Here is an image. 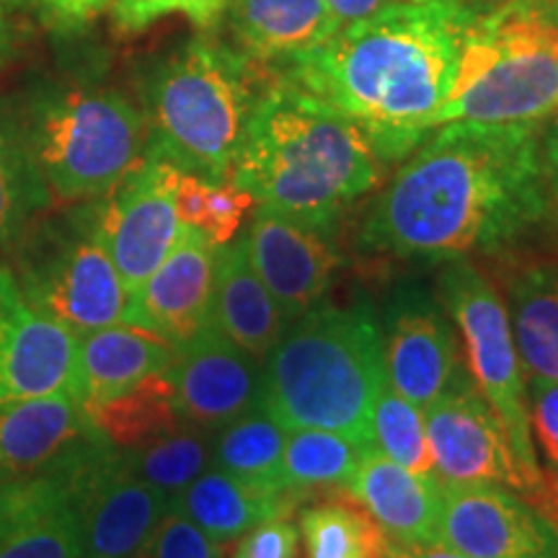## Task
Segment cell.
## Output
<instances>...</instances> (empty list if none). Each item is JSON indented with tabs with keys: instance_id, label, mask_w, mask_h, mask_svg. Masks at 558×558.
Listing matches in <instances>:
<instances>
[{
	"instance_id": "6da1fadb",
	"label": "cell",
	"mask_w": 558,
	"mask_h": 558,
	"mask_svg": "<svg viewBox=\"0 0 558 558\" xmlns=\"http://www.w3.org/2000/svg\"><path fill=\"white\" fill-rule=\"evenodd\" d=\"M546 186L538 128L448 122L378 194L360 241L399 259L458 262L541 222Z\"/></svg>"
},
{
	"instance_id": "7a4b0ae2",
	"label": "cell",
	"mask_w": 558,
	"mask_h": 558,
	"mask_svg": "<svg viewBox=\"0 0 558 558\" xmlns=\"http://www.w3.org/2000/svg\"><path fill=\"white\" fill-rule=\"evenodd\" d=\"M473 0H409L349 24L282 62L279 81L308 90L357 128L380 160H399L437 130L450 99Z\"/></svg>"
},
{
	"instance_id": "3957f363",
	"label": "cell",
	"mask_w": 558,
	"mask_h": 558,
	"mask_svg": "<svg viewBox=\"0 0 558 558\" xmlns=\"http://www.w3.org/2000/svg\"><path fill=\"white\" fill-rule=\"evenodd\" d=\"M378 171L380 158L347 117L275 78L254 104L230 181L259 207L329 233Z\"/></svg>"
},
{
	"instance_id": "277c9868",
	"label": "cell",
	"mask_w": 558,
	"mask_h": 558,
	"mask_svg": "<svg viewBox=\"0 0 558 558\" xmlns=\"http://www.w3.org/2000/svg\"><path fill=\"white\" fill-rule=\"evenodd\" d=\"M386 383L373 316L365 308H313L267 354L259 407L284 432H339L375 448L373 409Z\"/></svg>"
},
{
	"instance_id": "5b68a950",
	"label": "cell",
	"mask_w": 558,
	"mask_h": 558,
	"mask_svg": "<svg viewBox=\"0 0 558 558\" xmlns=\"http://www.w3.org/2000/svg\"><path fill=\"white\" fill-rule=\"evenodd\" d=\"M262 68L213 37L173 50L145 81V153L213 184L230 181L254 104L275 81Z\"/></svg>"
},
{
	"instance_id": "8992f818",
	"label": "cell",
	"mask_w": 558,
	"mask_h": 558,
	"mask_svg": "<svg viewBox=\"0 0 558 558\" xmlns=\"http://www.w3.org/2000/svg\"><path fill=\"white\" fill-rule=\"evenodd\" d=\"M558 109V0H473L448 122L530 124Z\"/></svg>"
},
{
	"instance_id": "52a82bcc",
	"label": "cell",
	"mask_w": 558,
	"mask_h": 558,
	"mask_svg": "<svg viewBox=\"0 0 558 558\" xmlns=\"http://www.w3.org/2000/svg\"><path fill=\"white\" fill-rule=\"evenodd\" d=\"M13 107L52 199H99L145 156L143 111L111 88L39 86Z\"/></svg>"
},
{
	"instance_id": "ba28073f",
	"label": "cell",
	"mask_w": 558,
	"mask_h": 558,
	"mask_svg": "<svg viewBox=\"0 0 558 558\" xmlns=\"http://www.w3.org/2000/svg\"><path fill=\"white\" fill-rule=\"evenodd\" d=\"M26 300L75 337L124 324L128 290L94 230L90 205L34 220L5 262Z\"/></svg>"
},
{
	"instance_id": "9c48e42d",
	"label": "cell",
	"mask_w": 558,
	"mask_h": 558,
	"mask_svg": "<svg viewBox=\"0 0 558 558\" xmlns=\"http://www.w3.org/2000/svg\"><path fill=\"white\" fill-rule=\"evenodd\" d=\"M442 298L463 333L465 362L476 388L507 432L509 448L525 484L522 494L533 499L527 505L558 525L556 492L546 484L535 458L525 378H522V362L514 347L507 308L486 277H481L478 269L463 259H458L442 275Z\"/></svg>"
},
{
	"instance_id": "30bf717a",
	"label": "cell",
	"mask_w": 558,
	"mask_h": 558,
	"mask_svg": "<svg viewBox=\"0 0 558 558\" xmlns=\"http://www.w3.org/2000/svg\"><path fill=\"white\" fill-rule=\"evenodd\" d=\"M179 169L148 156L99 199H90L94 230L132 295L179 241L184 222L177 213Z\"/></svg>"
},
{
	"instance_id": "8fae6325",
	"label": "cell",
	"mask_w": 558,
	"mask_h": 558,
	"mask_svg": "<svg viewBox=\"0 0 558 558\" xmlns=\"http://www.w3.org/2000/svg\"><path fill=\"white\" fill-rule=\"evenodd\" d=\"M68 478L81 520L83 558H130L171 509V501L145 484L107 439L75 456Z\"/></svg>"
},
{
	"instance_id": "7c38bea8",
	"label": "cell",
	"mask_w": 558,
	"mask_h": 558,
	"mask_svg": "<svg viewBox=\"0 0 558 558\" xmlns=\"http://www.w3.org/2000/svg\"><path fill=\"white\" fill-rule=\"evenodd\" d=\"M58 393L78 399V337L34 308L0 262V403Z\"/></svg>"
},
{
	"instance_id": "4fadbf2b",
	"label": "cell",
	"mask_w": 558,
	"mask_h": 558,
	"mask_svg": "<svg viewBox=\"0 0 558 558\" xmlns=\"http://www.w3.org/2000/svg\"><path fill=\"white\" fill-rule=\"evenodd\" d=\"M437 543L471 558H558V525L497 484H442Z\"/></svg>"
},
{
	"instance_id": "5bb4252c",
	"label": "cell",
	"mask_w": 558,
	"mask_h": 558,
	"mask_svg": "<svg viewBox=\"0 0 558 558\" xmlns=\"http://www.w3.org/2000/svg\"><path fill=\"white\" fill-rule=\"evenodd\" d=\"M439 484H501L525 492L507 432L476 386L460 383L424 409Z\"/></svg>"
},
{
	"instance_id": "9a60e30c",
	"label": "cell",
	"mask_w": 558,
	"mask_h": 558,
	"mask_svg": "<svg viewBox=\"0 0 558 558\" xmlns=\"http://www.w3.org/2000/svg\"><path fill=\"white\" fill-rule=\"evenodd\" d=\"M166 373L173 383L181 422L190 427L222 429L259 407L262 375L256 360L213 326L177 347Z\"/></svg>"
},
{
	"instance_id": "2e32d148",
	"label": "cell",
	"mask_w": 558,
	"mask_h": 558,
	"mask_svg": "<svg viewBox=\"0 0 558 558\" xmlns=\"http://www.w3.org/2000/svg\"><path fill=\"white\" fill-rule=\"evenodd\" d=\"M215 254L218 246L202 230L181 228L169 256L130 295L124 324L156 333L173 347L197 337L209 326Z\"/></svg>"
},
{
	"instance_id": "e0dca14e",
	"label": "cell",
	"mask_w": 558,
	"mask_h": 558,
	"mask_svg": "<svg viewBox=\"0 0 558 558\" xmlns=\"http://www.w3.org/2000/svg\"><path fill=\"white\" fill-rule=\"evenodd\" d=\"M326 235L267 207H259L243 235L251 267L284 320L305 316L331 288L339 256Z\"/></svg>"
},
{
	"instance_id": "ac0fdd59",
	"label": "cell",
	"mask_w": 558,
	"mask_h": 558,
	"mask_svg": "<svg viewBox=\"0 0 558 558\" xmlns=\"http://www.w3.org/2000/svg\"><path fill=\"white\" fill-rule=\"evenodd\" d=\"M99 439L86 407L70 393L0 403V486L60 469Z\"/></svg>"
},
{
	"instance_id": "d6986e66",
	"label": "cell",
	"mask_w": 558,
	"mask_h": 558,
	"mask_svg": "<svg viewBox=\"0 0 558 558\" xmlns=\"http://www.w3.org/2000/svg\"><path fill=\"white\" fill-rule=\"evenodd\" d=\"M70 463L0 486V558H83Z\"/></svg>"
},
{
	"instance_id": "ffe728a7",
	"label": "cell",
	"mask_w": 558,
	"mask_h": 558,
	"mask_svg": "<svg viewBox=\"0 0 558 558\" xmlns=\"http://www.w3.org/2000/svg\"><path fill=\"white\" fill-rule=\"evenodd\" d=\"M349 492L365 512L383 527L390 541L437 543L442 484L437 476H422L383 456L378 448L367 450Z\"/></svg>"
},
{
	"instance_id": "44dd1931",
	"label": "cell",
	"mask_w": 558,
	"mask_h": 558,
	"mask_svg": "<svg viewBox=\"0 0 558 558\" xmlns=\"http://www.w3.org/2000/svg\"><path fill=\"white\" fill-rule=\"evenodd\" d=\"M383 352L388 383L422 411L463 383L452 331L429 308L403 311L390 326Z\"/></svg>"
},
{
	"instance_id": "7402d4cb",
	"label": "cell",
	"mask_w": 558,
	"mask_h": 558,
	"mask_svg": "<svg viewBox=\"0 0 558 558\" xmlns=\"http://www.w3.org/2000/svg\"><path fill=\"white\" fill-rule=\"evenodd\" d=\"M282 324L277 303L251 267L246 241L218 246L209 326L254 360H264L282 337Z\"/></svg>"
},
{
	"instance_id": "603a6c76",
	"label": "cell",
	"mask_w": 558,
	"mask_h": 558,
	"mask_svg": "<svg viewBox=\"0 0 558 558\" xmlns=\"http://www.w3.org/2000/svg\"><path fill=\"white\" fill-rule=\"evenodd\" d=\"M226 9L239 50L262 65L316 50L341 29L326 0H228Z\"/></svg>"
},
{
	"instance_id": "cb8c5ba5",
	"label": "cell",
	"mask_w": 558,
	"mask_h": 558,
	"mask_svg": "<svg viewBox=\"0 0 558 558\" xmlns=\"http://www.w3.org/2000/svg\"><path fill=\"white\" fill-rule=\"evenodd\" d=\"M177 347L156 333L117 324L78 339V399L86 411L150 375L166 373Z\"/></svg>"
},
{
	"instance_id": "d4e9b609",
	"label": "cell",
	"mask_w": 558,
	"mask_h": 558,
	"mask_svg": "<svg viewBox=\"0 0 558 558\" xmlns=\"http://www.w3.org/2000/svg\"><path fill=\"white\" fill-rule=\"evenodd\" d=\"M300 492H269L220 469H207L171 501L207 538L220 546L239 541L262 522L288 518Z\"/></svg>"
},
{
	"instance_id": "484cf974",
	"label": "cell",
	"mask_w": 558,
	"mask_h": 558,
	"mask_svg": "<svg viewBox=\"0 0 558 558\" xmlns=\"http://www.w3.org/2000/svg\"><path fill=\"white\" fill-rule=\"evenodd\" d=\"M52 205V192L26 143L16 107L0 99V251Z\"/></svg>"
},
{
	"instance_id": "4316f807",
	"label": "cell",
	"mask_w": 558,
	"mask_h": 558,
	"mask_svg": "<svg viewBox=\"0 0 558 558\" xmlns=\"http://www.w3.org/2000/svg\"><path fill=\"white\" fill-rule=\"evenodd\" d=\"M509 326L530 378L558 383V271L530 269L509 290Z\"/></svg>"
},
{
	"instance_id": "83f0119b",
	"label": "cell",
	"mask_w": 558,
	"mask_h": 558,
	"mask_svg": "<svg viewBox=\"0 0 558 558\" xmlns=\"http://www.w3.org/2000/svg\"><path fill=\"white\" fill-rule=\"evenodd\" d=\"M90 422L111 448L137 450L153 439L184 427L169 373L150 375L114 399L88 409Z\"/></svg>"
},
{
	"instance_id": "f1b7e54d",
	"label": "cell",
	"mask_w": 558,
	"mask_h": 558,
	"mask_svg": "<svg viewBox=\"0 0 558 558\" xmlns=\"http://www.w3.org/2000/svg\"><path fill=\"white\" fill-rule=\"evenodd\" d=\"M284 437L288 432L267 411L251 409L220 429L218 442L213 445L215 469L269 492H290L282 481Z\"/></svg>"
},
{
	"instance_id": "f546056e",
	"label": "cell",
	"mask_w": 558,
	"mask_h": 558,
	"mask_svg": "<svg viewBox=\"0 0 558 558\" xmlns=\"http://www.w3.org/2000/svg\"><path fill=\"white\" fill-rule=\"evenodd\" d=\"M367 445L326 429H292L284 437L282 481L284 488L300 492L305 486H349L357 473Z\"/></svg>"
},
{
	"instance_id": "4dcf8cb0",
	"label": "cell",
	"mask_w": 558,
	"mask_h": 558,
	"mask_svg": "<svg viewBox=\"0 0 558 558\" xmlns=\"http://www.w3.org/2000/svg\"><path fill=\"white\" fill-rule=\"evenodd\" d=\"M305 558H386L388 535L365 509L318 505L300 518Z\"/></svg>"
},
{
	"instance_id": "1f68e13d",
	"label": "cell",
	"mask_w": 558,
	"mask_h": 558,
	"mask_svg": "<svg viewBox=\"0 0 558 558\" xmlns=\"http://www.w3.org/2000/svg\"><path fill=\"white\" fill-rule=\"evenodd\" d=\"M122 456L145 484L158 488L166 499L173 501L199 473L209 469L213 445H209L205 429L184 424L143 448L122 450Z\"/></svg>"
},
{
	"instance_id": "d6a6232c",
	"label": "cell",
	"mask_w": 558,
	"mask_h": 558,
	"mask_svg": "<svg viewBox=\"0 0 558 558\" xmlns=\"http://www.w3.org/2000/svg\"><path fill=\"white\" fill-rule=\"evenodd\" d=\"M254 207V197L233 181L213 184L194 173H179L177 213L184 226L202 230L215 246H226L239 233L243 218Z\"/></svg>"
},
{
	"instance_id": "836d02e7",
	"label": "cell",
	"mask_w": 558,
	"mask_h": 558,
	"mask_svg": "<svg viewBox=\"0 0 558 558\" xmlns=\"http://www.w3.org/2000/svg\"><path fill=\"white\" fill-rule=\"evenodd\" d=\"M373 442L383 456H388L403 469L435 476L424 411L403 399L390 383L380 388L373 409Z\"/></svg>"
},
{
	"instance_id": "e575fe53",
	"label": "cell",
	"mask_w": 558,
	"mask_h": 558,
	"mask_svg": "<svg viewBox=\"0 0 558 558\" xmlns=\"http://www.w3.org/2000/svg\"><path fill=\"white\" fill-rule=\"evenodd\" d=\"M130 558H222V550L220 543L207 538L190 518L171 507Z\"/></svg>"
},
{
	"instance_id": "d590c367",
	"label": "cell",
	"mask_w": 558,
	"mask_h": 558,
	"mask_svg": "<svg viewBox=\"0 0 558 558\" xmlns=\"http://www.w3.org/2000/svg\"><path fill=\"white\" fill-rule=\"evenodd\" d=\"M228 0H117L114 26L122 34H137L166 13H184L197 26H209L226 11Z\"/></svg>"
},
{
	"instance_id": "8d00e7d4",
	"label": "cell",
	"mask_w": 558,
	"mask_h": 558,
	"mask_svg": "<svg viewBox=\"0 0 558 558\" xmlns=\"http://www.w3.org/2000/svg\"><path fill=\"white\" fill-rule=\"evenodd\" d=\"M300 533L288 518H277L241 535L230 558H298Z\"/></svg>"
},
{
	"instance_id": "74e56055",
	"label": "cell",
	"mask_w": 558,
	"mask_h": 558,
	"mask_svg": "<svg viewBox=\"0 0 558 558\" xmlns=\"http://www.w3.org/2000/svg\"><path fill=\"white\" fill-rule=\"evenodd\" d=\"M530 432L558 471V383L530 378Z\"/></svg>"
},
{
	"instance_id": "f35d334b",
	"label": "cell",
	"mask_w": 558,
	"mask_h": 558,
	"mask_svg": "<svg viewBox=\"0 0 558 558\" xmlns=\"http://www.w3.org/2000/svg\"><path fill=\"white\" fill-rule=\"evenodd\" d=\"M409 3V0H326L331 16L337 19V24L344 29L349 24H357V21L373 19L378 13L393 9V5Z\"/></svg>"
},
{
	"instance_id": "ab89813d",
	"label": "cell",
	"mask_w": 558,
	"mask_h": 558,
	"mask_svg": "<svg viewBox=\"0 0 558 558\" xmlns=\"http://www.w3.org/2000/svg\"><path fill=\"white\" fill-rule=\"evenodd\" d=\"M111 0H45L47 11L52 13L54 21L62 26H81L101 13Z\"/></svg>"
},
{
	"instance_id": "60d3db41",
	"label": "cell",
	"mask_w": 558,
	"mask_h": 558,
	"mask_svg": "<svg viewBox=\"0 0 558 558\" xmlns=\"http://www.w3.org/2000/svg\"><path fill=\"white\" fill-rule=\"evenodd\" d=\"M386 558H471L458 554L442 543H403V541H390Z\"/></svg>"
},
{
	"instance_id": "b9f144b4",
	"label": "cell",
	"mask_w": 558,
	"mask_h": 558,
	"mask_svg": "<svg viewBox=\"0 0 558 558\" xmlns=\"http://www.w3.org/2000/svg\"><path fill=\"white\" fill-rule=\"evenodd\" d=\"M543 173H546V184L554 192L558 202V109L554 111V122L546 132V148H543Z\"/></svg>"
},
{
	"instance_id": "7bdbcfd3",
	"label": "cell",
	"mask_w": 558,
	"mask_h": 558,
	"mask_svg": "<svg viewBox=\"0 0 558 558\" xmlns=\"http://www.w3.org/2000/svg\"><path fill=\"white\" fill-rule=\"evenodd\" d=\"M554 492H556V501H558V481L554 484Z\"/></svg>"
}]
</instances>
